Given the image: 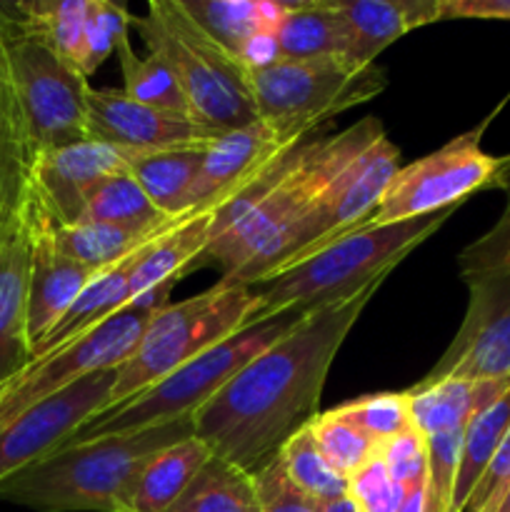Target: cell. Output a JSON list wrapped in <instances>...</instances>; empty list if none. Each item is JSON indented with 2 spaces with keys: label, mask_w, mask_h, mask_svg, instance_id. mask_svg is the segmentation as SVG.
I'll return each mask as SVG.
<instances>
[{
  "label": "cell",
  "mask_w": 510,
  "mask_h": 512,
  "mask_svg": "<svg viewBox=\"0 0 510 512\" xmlns=\"http://www.w3.org/2000/svg\"><path fill=\"white\" fill-rule=\"evenodd\" d=\"M185 215H165L163 210L150 203L148 195L138 185L130 170L110 175L103 183L95 185L85 198L83 220L90 223L115 225V228L133 230V233L155 235L178 225Z\"/></svg>",
  "instance_id": "484cf974"
},
{
  "label": "cell",
  "mask_w": 510,
  "mask_h": 512,
  "mask_svg": "<svg viewBox=\"0 0 510 512\" xmlns=\"http://www.w3.org/2000/svg\"><path fill=\"white\" fill-rule=\"evenodd\" d=\"M510 390V380H438L418 383L408 390L410 420L423 438L465 430V425L503 398Z\"/></svg>",
  "instance_id": "ffe728a7"
},
{
  "label": "cell",
  "mask_w": 510,
  "mask_h": 512,
  "mask_svg": "<svg viewBox=\"0 0 510 512\" xmlns=\"http://www.w3.org/2000/svg\"><path fill=\"white\" fill-rule=\"evenodd\" d=\"M278 460L285 473H288V478L303 493L318 500V503L325 505L330 500H338L343 495H348V478H343L338 470L330 468V463L323 458L318 445H315L310 428L293 435L285 443V448L280 450Z\"/></svg>",
  "instance_id": "1f68e13d"
},
{
  "label": "cell",
  "mask_w": 510,
  "mask_h": 512,
  "mask_svg": "<svg viewBox=\"0 0 510 512\" xmlns=\"http://www.w3.org/2000/svg\"><path fill=\"white\" fill-rule=\"evenodd\" d=\"M348 33L350 60L375 65L388 45L410 30L438 23L440 0H333Z\"/></svg>",
  "instance_id": "d6986e66"
},
{
  "label": "cell",
  "mask_w": 510,
  "mask_h": 512,
  "mask_svg": "<svg viewBox=\"0 0 510 512\" xmlns=\"http://www.w3.org/2000/svg\"><path fill=\"white\" fill-rule=\"evenodd\" d=\"M210 458L213 453L200 438L183 440L150 455L130 483L125 512H165Z\"/></svg>",
  "instance_id": "7402d4cb"
},
{
  "label": "cell",
  "mask_w": 510,
  "mask_h": 512,
  "mask_svg": "<svg viewBox=\"0 0 510 512\" xmlns=\"http://www.w3.org/2000/svg\"><path fill=\"white\" fill-rule=\"evenodd\" d=\"M348 498L360 512H398L405 500V488L393 480L385 463L378 458L348 478Z\"/></svg>",
  "instance_id": "74e56055"
},
{
  "label": "cell",
  "mask_w": 510,
  "mask_h": 512,
  "mask_svg": "<svg viewBox=\"0 0 510 512\" xmlns=\"http://www.w3.org/2000/svg\"><path fill=\"white\" fill-rule=\"evenodd\" d=\"M383 280L300 318L193 415L195 438L215 458L255 475L320 415L335 355Z\"/></svg>",
  "instance_id": "6da1fadb"
},
{
  "label": "cell",
  "mask_w": 510,
  "mask_h": 512,
  "mask_svg": "<svg viewBox=\"0 0 510 512\" xmlns=\"http://www.w3.org/2000/svg\"><path fill=\"white\" fill-rule=\"evenodd\" d=\"M148 53L173 68L190 118L223 135L258 120L250 70L215 43L180 0H150L148 13L133 18Z\"/></svg>",
  "instance_id": "5b68a950"
},
{
  "label": "cell",
  "mask_w": 510,
  "mask_h": 512,
  "mask_svg": "<svg viewBox=\"0 0 510 512\" xmlns=\"http://www.w3.org/2000/svg\"><path fill=\"white\" fill-rule=\"evenodd\" d=\"M510 485V430L503 438L500 448L495 450L493 460L485 468L483 478L475 485L473 495L468 500V508L465 512H493L498 505L500 495L505 493V488Z\"/></svg>",
  "instance_id": "60d3db41"
},
{
  "label": "cell",
  "mask_w": 510,
  "mask_h": 512,
  "mask_svg": "<svg viewBox=\"0 0 510 512\" xmlns=\"http://www.w3.org/2000/svg\"><path fill=\"white\" fill-rule=\"evenodd\" d=\"M323 512H360V510H358V505L348 498V495H343V498L325 503Z\"/></svg>",
  "instance_id": "ee69618b"
},
{
  "label": "cell",
  "mask_w": 510,
  "mask_h": 512,
  "mask_svg": "<svg viewBox=\"0 0 510 512\" xmlns=\"http://www.w3.org/2000/svg\"><path fill=\"white\" fill-rule=\"evenodd\" d=\"M48 218V215H45ZM188 218V215H185ZM50 233H53L55 243L63 250L65 255L80 263L83 268H88L90 273H103V270L113 268L120 260H125L128 255L138 253L143 245L158 240L163 233L155 235H143L133 233V230L115 228V225L105 223H90V220H80V223L73 225H55L53 220L48 218ZM175 228V225H173Z\"/></svg>",
  "instance_id": "83f0119b"
},
{
  "label": "cell",
  "mask_w": 510,
  "mask_h": 512,
  "mask_svg": "<svg viewBox=\"0 0 510 512\" xmlns=\"http://www.w3.org/2000/svg\"><path fill=\"white\" fill-rule=\"evenodd\" d=\"M0 15L13 28L40 40L80 70L85 45L88 0H28L0 5Z\"/></svg>",
  "instance_id": "d4e9b609"
},
{
  "label": "cell",
  "mask_w": 510,
  "mask_h": 512,
  "mask_svg": "<svg viewBox=\"0 0 510 512\" xmlns=\"http://www.w3.org/2000/svg\"><path fill=\"white\" fill-rule=\"evenodd\" d=\"M173 285L168 283L155 293L135 300L133 305L115 313L105 323L95 325L80 338L33 358L13 378L0 383V428L78 380L100 370L120 368L135 350L155 310L168 303Z\"/></svg>",
  "instance_id": "9c48e42d"
},
{
  "label": "cell",
  "mask_w": 510,
  "mask_h": 512,
  "mask_svg": "<svg viewBox=\"0 0 510 512\" xmlns=\"http://www.w3.org/2000/svg\"><path fill=\"white\" fill-rule=\"evenodd\" d=\"M115 58H118L120 73H123L125 95H130L138 103L153 105V108L190 115L183 88H180L173 68L163 58H158L153 53H148L143 58V55L135 53L130 40H125L115 50Z\"/></svg>",
  "instance_id": "4dcf8cb0"
},
{
  "label": "cell",
  "mask_w": 510,
  "mask_h": 512,
  "mask_svg": "<svg viewBox=\"0 0 510 512\" xmlns=\"http://www.w3.org/2000/svg\"><path fill=\"white\" fill-rule=\"evenodd\" d=\"M288 148H293V145L280 140L263 120H255L243 128L218 135L205 148L185 213L218 210L240 185L248 183L263 165H268L270 160L278 158Z\"/></svg>",
  "instance_id": "e0dca14e"
},
{
  "label": "cell",
  "mask_w": 510,
  "mask_h": 512,
  "mask_svg": "<svg viewBox=\"0 0 510 512\" xmlns=\"http://www.w3.org/2000/svg\"><path fill=\"white\" fill-rule=\"evenodd\" d=\"M423 510H425V485H420V488H413L405 493V500L398 512H423Z\"/></svg>",
  "instance_id": "7bdbcfd3"
},
{
  "label": "cell",
  "mask_w": 510,
  "mask_h": 512,
  "mask_svg": "<svg viewBox=\"0 0 510 512\" xmlns=\"http://www.w3.org/2000/svg\"><path fill=\"white\" fill-rule=\"evenodd\" d=\"M213 213L215 210L190 213L175 228H170L163 238L148 245L140 263L135 265L133 278H130V305L145 295L155 293L163 285L178 283L183 275H188L195 268L203 250L208 248Z\"/></svg>",
  "instance_id": "44dd1931"
},
{
  "label": "cell",
  "mask_w": 510,
  "mask_h": 512,
  "mask_svg": "<svg viewBox=\"0 0 510 512\" xmlns=\"http://www.w3.org/2000/svg\"><path fill=\"white\" fill-rule=\"evenodd\" d=\"M218 133L183 113L153 108L133 100L123 88H90L88 140L135 150L205 148Z\"/></svg>",
  "instance_id": "2e32d148"
},
{
  "label": "cell",
  "mask_w": 510,
  "mask_h": 512,
  "mask_svg": "<svg viewBox=\"0 0 510 512\" xmlns=\"http://www.w3.org/2000/svg\"><path fill=\"white\" fill-rule=\"evenodd\" d=\"M253 480L255 490H258L260 512H323V503L303 493L288 478L278 458L265 465L263 470H258Z\"/></svg>",
  "instance_id": "ab89813d"
},
{
  "label": "cell",
  "mask_w": 510,
  "mask_h": 512,
  "mask_svg": "<svg viewBox=\"0 0 510 512\" xmlns=\"http://www.w3.org/2000/svg\"><path fill=\"white\" fill-rule=\"evenodd\" d=\"M0 45L38 153L88 140V78L0 15Z\"/></svg>",
  "instance_id": "30bf717a"
},
{
  "label": "cell",
  "mask_w": 510,
  "mask_h": 512,
  "mask_svg": "<svg viewBox=\"0 0 510 512\" xmlns=\"http://www.w3.org/2000/svg\"><path fill=\"white\" fill-rule=\"evenodd\" d=\"M380 460L385 463L393 480H398L405 493L425 485L428 475V443L415 428L405 430L398 438L380 445Z\"/></svg>",
  "instance_id": "f35d334b"
},
{
  "label": "cell",
  "mask_w": 510,
  "mask_h": 512,
  "mask_svg": "<svg viewBox=\"0 0 510 512\" xmlns=\"http://www.w3.org/2000/svg\"><path fill=\"white\" fill-rule=\"evenodd\" d=\"M383 135L385 130L378 118H363L333 138L308 140L298 163L260 198L253 210L210 240L195 268L220 265V283L253 285L275 255L283 235Z\"/></svg>",
  "instance_id": "7a4b0ae2"
},
{
  "label": "cell",
  "mask_w": 510,
  "mask_h": 512,
  "mask_svg": "<svg viewBox=\"0 0 510 512\" xmlns=\"http://www.w3.org/2000/svg\"><path fill=\"white\" fill-rule=\"evenodd\" d=\"M495 188L505 193V210L488 233L480 235L478 240H473V243L460 250L458 270L465 283L475 278L510 273V155L503 158Z\"/></svg>",
  "instance_id": "836d02e7"
},
{
  "label": "cell",
  "mask_w": 510,
  "mask_h": 512,
  "mask_svg": "<svg viewBox=\"0 0 510 512\" xmlns=\"http://www.w3.org/2000/svg\"><path fill=\"white\" fill-rule=\"evenodd\" d=\"M258 308V295L250 285H225L220 280L195 298L165 303L155 310L130 358L118 368L110 408L138 398L200 353L248 328Z\"/></svg>",
  "instance_id": "52a82bcc"
},
{
  "label": "cell",
  "mask_w": 510,
  "mask_h": 512,
  "mask_svg": "<svg viewBox=\"0 0 510 512\" xmlns=\"http://www.w3.org/2000/svg\"><path fill=\"white\" fill-rule=\"evenodd\" d=\"M278 60L350 58V43L333 0L285 3V15L275 30Z\"/></svg>",
  "instance_id": "603a6c76"
},
{
  "label": "cell",
  "mask_w": 510,
  "mask_h": 512,
  "mask_svg": "<svg viewBox=\"0 0 510 512\" xmlns=\"http://www.w3.org/2000/svg\"><path fill=\"white\" fill-rule=\"evenodd\" d=\"M463 433L465 430H450V433L425 438V443H428V475H425L423 512H453Z\"/></svg>",
  "instance_id": "8d00e7d4"
},
{
  "label": "cell",
  "mask_w": 510,
  "mask_h": 512,
  "mask_svg": "<svg viewBox=\"0 0 510 512\" xmlns=\"http://www.w3.org/2000/svg\"><path fill=\"white\" fill-rule=\"evenodd\" d=\"M335 413L350 420L355 428L363 430L378 445H385L388 440L398 438L405 430L413 428L408 390H403V393L363 395V398H355L338 405Z\"/></svg>",
  "instance_id": "e575fe53"
},
{
  "label": "cell",
  "mask_w": 510,
  "mask_h": 512,
  "mask_svg": "<svg viewBox=\"0 0 510 512\" xmlns=\"http://www.w3.org/2000/svg\"><path fill=\"white\" fill-rule=\"evenodd\" d=\"M385 85L388 78L380 65H360L343 55L275 60L250 70L258 120L290 145L310 138L335 115L373 100Z\"/></svg>",
  "instance_id": "ba28073f"
},
{
  "label": "cell",
  "mask_w": 510,
  "mask_h": 512,
  "mask_svg": "<svg viewBox=\"0 0 510 512\" xmlns=\"http://www.w3.org/2000/svg\"><path fill=\"white\" fill-rule=\"evenodd\" d=\"M118 368L100 370L50 395L0 428V483L63 448L83 425L110 408Z\"/></svg>",
  "instance_id": "4fadbf2b"
},
{
  "label": "cell",
  "mask_w": 510,
  "mask_h": 512,
  "mask_svg": "<svg viewBox=\"0 0 510 512\" xmlns=\"http://www.w3.org/2000/svg\"><path fill=\"white\" fill-rule=\"evenodd\" d=\"M165 512H260V500L253 475L213 455Z\"/></svg>",
  "instance_id": "f1b7e54d"
},
{
  "label": "cell",
  "mask_w": 510,
  "mask_h": 512,
  "mask_svg": "<svg viewBox=\"0 0 510 512\" xmlns=\"http://www.w3.org/2000/svg\"><path fill=\"white\" fill-rule=\"evenodd\" d=\"M440 18L510 20V0H440Z\"/></svg>",
  "instance_id": "b9f144b4"
},
{
  "label": "cell",
  "mask_w": 510,
  "mask_h": 512,
  "mask_svg": "<svg viewBox=\"0 0 510 512\" xmlns=\"http://www.w3.org/2000/svg\"><path fill=\"white\" fill-rule=\"evenodd\" d=\"M145 153L153 150L120 148L95 140L45 150L35 158V200L55 225L80 223L90 190L110 175L130 170Z\"/></svg>",
  "instance_id": "9a60e30c"
},
{
  "label": "cell",
  "mask_w": 510,
  "mask_h": 512,
  "mask_svg": "<svg viewBox=\"0 0 510 512\" xmlns=\"http://www.w3.org/2000/svg\"><path fill=\"white\" fill-rule=\"evenodd\" d=\"M478 130L448 140L443 148L395 170L378 208L365 225H390L458 208L473 193L495 188L503 158L480 148Z\"/></svg>",
  "instance_id": "8fae6325"
},
{
  "label": "cell",
  "mask_w": 510,
  "mask_h": 512,
  "mask_svg": "<svg viewBox=\"0 0 510 512\" xmlns=\"http://www.w3.org/2000/svg\"><path fill=\"white\" fill-rule=\"evenodd\" d=\"M185 13L243 63V53L260 33H275L285 15V3L253 0H180Z\"/></svg>",
  "instance_id": "cb8c5ba5"
},
{
  "label": "cell",
  "mask_w": 510,
  "mask_h": 512,
  "mask_svg": "<svg viewBox=\"0 0 510 512\" xmlns=\"http://www.w3.org/2000/svg\"><path fill=\"white\" fill-rule=\"evenodd\" d=\"M303 315L305 310H290L278 318L248 325L223 343L200 353L198 358L185 363L183 368L170 373L168 378L155 383L138 398L105 410L103 415L83 425L68 443L105 438V435L140 433V430L155 428V425L193 418L250 360L258 358L265 348L290 333Z\"/></svg>",
  "instance_id": "8992f818"
},
{
  "label": "cell",
  "mask_w": 510,
  "mask_h": 512,
  "mask_svg": "<svg viewBox=\"0 0 510 512\" xmlns=\"http://www.w3.org/2000/svg\"><path fill=\"white\" fill-rule=\"evenodd\" d=\"M315 445L328 460L330 468L338 470L343 478L358 473L368 463H373L380 455V445L370 440L360 428H355L350 420L338 415L335 410L320 413L313 423L308 425Z\"/></svg>",
  "instance_id": "d6a6232c"
},
{
  "label": "cell",
  "mask_w": 510,
  "mask_h": 512,
  "mask_svg": "<svg viewBox=\"0 0 510 512\" xmlns=\"http://www.w3.org/2000/svg\"><path fill=\"white\" fill-rule=\"evenodd\" d=\"M190 438H195L193 418L65 443L0 483V498L35 512H125L140 465L158 450Z\"/></svg>",
  "instance_id": "3957f363"
},
{
  "label": "cell",
  "mask_w": 510,
  "mask_h": 512,
  "mask_svg": "<svg viewBox=\"0 0 510 512\" xmlns=\"http://www.w3.org/2000/svg\"><path fill=\"white\" fill-rule=\"evenodd\" d=\"M453 210L420 215L403 223L358 225L300 263L253 283L250 288L258 295L260 308L250 325L278 318L290 310L308 313L323 305L340 303L370 283L385 280L405 255L413 253L453 215Z\"/></svg>",
  "instance_id": "277c9868"
},
{
  "label": "cell",
  "mask_w": 510,
  "mask_h": 512,
  "mask_svg": "<svg viewBox=\"0 0 510 512\" xmlns=\"http://www.w3.org/2000/svg\"><path fill=\"white\" fill-rule=\"evenodd\" d=\"M208 148V145H205ZM205 148H175V150H153L130 165V173L138 180L150 203L165 215H188L190 190L198 178L200 163H203Z\"/></svg>",
  "instance_id": "4316f807"
},
{
  "label": "cell",
  "mask_w": 510,
  "mask_h": 512,
  "mask_svg": "<svg viewBox=\"0 0 510 512\" xmlns=\"http://www.w3.org/2000/svg\"><path fill=\"white\" fill-rule=\"evenodd\" d=\"M398 160L400 150L390 143L388 135L375 140L330 185L328 193L283 235L278 250H275V255L270 258V263L265 265V270L258 275L255 283L300 263V260L308 258L310 253H315L323 245L333 243L340 235L368 223V218L378 208L380 198H383L385 188H388L390 178L400 168Z\"/></svg>",
  "instance_id": "7c38bea8"
},
{
  "label": "cell",
  "mask_w": 510,
  "mask_h": 512,
  "mask_svg": "<svg viewBox=\"0 0 510 512\" xmlns=\"http://www.w3.org/2000/svg\"><path fill=\"white\" fill-rule=\"evenodd\" d=\"M510 430V390L493 405L480 410L463 433L458 458V478H455L453 512H465L475 485L483 478L485 468L493 460L495 450L500 448L503 438Z\"/></svg>",
  "instance_id": "f546056e"
},
{
  "label": "cell",
  "mask_w": 510,
  "mask_h": 512,
  "mask_svg": "<svg viewBox=\"0 0 510 512\" xmlns=\"http://www.w3.org/2000/svg\"><path fill=\"white\" fill-rule=\"evenodd\" d=\"M130 25H133V15L125 5L110 3V0H88L85 45L83 60H80V73L85 78H90L128 40Z\"/></svg>",
  "instance_id": "d590c367"
},
{
  "label": "cell",
  "mask_w": 510,
  "mask_h": 512,
  "mask_svg": "<svg viewBox=\"0 0 510 512\" xmlns=\"http://www.w3.org/2000/svg\"><path fill=\"white\" fill-rule=\"evenodd\" d=\"M468 310L448 350L420 383L510 380V273L468 280Z\"/></svg>",
  "instance_id": "5bb4252c"
},
{
  "label": "cell",
  "mask_w": 510,
  "mask_h": 512,
  "mask_svg": "<svg viewBox=\"0 0 510 512\" xmlns=\"http://www.w3.org/2000/svg\"><path fill=\"white\" fill-rule=\"evenodd\" d=\"M493 512H510V485H508V488H505V493L500 495L498 505H495Z\"/></svg>",
  "instance_id": "f6af8a7d"
},
{
  "label": "cell",
  "mask_w": 510,
  "mask_h": 512,
  "mask_svg": "<svg viewBox=\"0 0 510 512\" xmlns=\"http://www.w3.org/2000/svg\"><path fill=\"white\" fill-rule=\"evenodd\" d=\"M95 278L88 268L75 263L55 243L50 223L33 200V253L28 283V343L35 345L63 320L85 285Z\"/></svg>",
  "instance_id": "ac0fdd59"
}]
</instances>
